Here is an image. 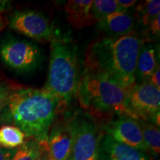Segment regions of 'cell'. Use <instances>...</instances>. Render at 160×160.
Wrapping results in <instances>:
<instances>
[{"label": "cell", "instance_id": "obj_1", "mask_svg": "<svg viewBox=\"0 0 160 160\" xmlns=\"http://www.w3.org/2000/svg\"><path fill=\"white\" fill-rule=\"evenodd\" d=\"M145 42V38L135 31L118 37H98L86 51L84 69L105 76L130 88L136 83L137 58Z\"/></svg>", "mask_w": 160, "mask_h": 160}, {"label": "cell", "instance_id": "obj_2", "mask_svg": "<svg viewBox=\"0 0 160 160\" xmlns=\"http://www.w3.org/2000/svg\"><path fill=\"white\" fill-rule=\"evenodd\" d=\"M63 109L44 88L13 89L0 111V122L18 128L27 139L48 141L51 126Z\"/></svg>", "mask_w": 160, "mask_h": 160}, {"label": "cell", "instance_id": "obj_3", "mask_svg": "<svg viewBox=\"0 0 160 160\" xmlns=\"http://www.w3.org/2000/svg\"><path fill=\"white\" fill-rule=\"evenodd\" d=\"M130 88L105 76L84 69L76 97L90 115L102 119L114 115L128 117L125 102Z\"/></svg>", "mask_w": 160, "mask_h": 160}, {"label": "cell", "instance_id": "obj_4", "mask_svg": "<svg viewBox=\"0 0 160 160\" xmlns=\"http://www.w3.org/2000/svg\"><path fill=\"white\" fill-rule=\"evenodd\" d=\"M81 75L77 45L71 39L54 38L51 42L48 73L44 88L66 108L76 97Z\"/></svg>", "mask_w": 160, "mask_h": 160}, {"label": "cell", "instance_id": "obj_5", "mask_svg": "<svg viewBox=\"0 0 160 160\" xmlns=\"http://www.w3.org/2000/svg\"><path fill=\"white\" fill-rule=\"evenodd\" d=\"M125 107L128 117L152 122L151 123L159 127L160 88L148 80L136 82L129 89Z\"/></svg>", "mask_w": 160, "mask_h": 160}, {"label": "cell", "instance_id": "obj_6", "mask_svg": "<svg viewBox=\"0 0 160 160\" xmlns=\"http://www.w3.org/2000/svg\"><path fill=\"white\" fill-rule=\"evenodd\" d=\"M72 134V148L68 160H97L99 135L88 115L78 113L68 121Z\"/></svg>", "mask_w": 160, "mask_h": 160}, {"label": "cell", "instance_id": "obj_7", "mask_svg": "<svg viewBox=\"0 0 160 160\" xmlns=\"http://www.w3.org/2000/svg\"><path fill=\"white\" fill-rule=\"evenodd\" d=\"M0 58L13 71L27 73L35 70L41 62V50L35 43L17 38H7L0 45Z\"/></svg>", "mask_w": 160, "mask_h": 160}, {"label": "cell", "instance_id": "obj_8", "mask_svg": "<svg viewBox=\"0 0 160 160\" xmlns=\"http://www.w3.org/2000/svg\"><path fill=\"white\" fill-rule=\"evenodd\" d=\"M9 26L20 34L39 42H51L57 37L48 19L31 10L14 12L10 18Z\"/></svg>", "mask_w": 160, "mask_h": 160}, {"label": "cell", "instance_id": "obj_9", "mask_svg": "<svg viewBox=\"0 0 160 160\" xmlns=\"http://www.w3.org/2000/svg\"><path fill=\"white\" fill-rule=\"evenodd\" d=\"M102 128L105 134L116 141L145 153L148 151L139 120L128 116H121L116 119L109 120L104 124Z\"/></svg>", "mask_w": 160, "mask_h": 160}, {"label": "cell", "instance_id": "obj_10", "mask_svg": "<svg viewBox=\"0 0 160 160\" xmlns=\"http://www.w3.org/2000/svg\"><path fill=\"white\" fill-rule=\"evenodd\" d=\"M97 160H150L145 152L116 141L108 134L99 137Z\"/></svg>", "mask_w": 160, "mask_h": 160}, {"label": "cell", "instance_id": "obj_11", "mask_svg": "<svg viewBox=\"0 0 160 160\" xmlns=\"http://www.w3.org/2000/svg\"><path fill=\"white\" fill-rule=\"evenodd\" d=\"M72 148V134L68 122L54 125L48 137V149L52 160H68Z\"/></svg>", "mask_w": 160, "mask_h": 160}, {"label": "cell", "instance_id": "obj_12", "mask_svg": "<svg viewBox=\"0 0 160 160\" xmlns=\"http://www.w3.org/2000/svg\"><path fill=\"white\" fill-rule=\"evenodd\" d=\"M93 0H70L65 5L68 22L75 30L82 29L97 24L93 16Z\"/></svg>", "mask_w": 160, "mask_h": 160}, {"label": "cell", "instance_id": "obj_13", "mask_svg": "<svg viewBox=\"0 0 160 160\" xmlns=\"http://www.w3.org/2000/svg\"><path fill=\"white\" fill-rule=\"evenodd\" d=\"M137 20L131 11H117L111 13L98 22L101 30L109 33L110 37H118L133 31Z\"/></svg>", "mask_w": 160, "mask_h": 160}, {"label": "cell", "instance_id": "obj_14", "mask_svg": "<svg viewBox=\"0 0 160 160\" xmlns=\"http://www.w3.org/2000/svg\"><path fill=\"white\" fill-rule=\"evenodd\" d=\"M159 66V51L157 48L151 43H144L137 58L136 82L148 79Z\"/></svg>", "mask_w": 160, "mask_h": 160}, {"label": "cell", "instance_id": "obj_15", "mask_svg": "<svg viewBox=\"0 0 160 160\" xmlns=\"http://www.w3.org/2000/svg\"><path fill=\"white\" fill-rule=\"evenodd\" d=\"M48 148V141L28 139L16 148L11 160H37Z\"/></svg>", "mask_w": 160, "mask_h": 160}, {"label": "cell", "instance_id": "obj_16", "mask_svg": "<svg viewBox=\"0 0 160 160\" xmlns=\"http://www.w3.org/2000/svg\"><path fill=\"white\" fill-rule=\"evenodd\" d=\"M136 20L144 28L148 26L152 20L155 19L160 13L159 0H146L136 5Z\"/></svg>", "mask_w": 160, "mask_h": 160}, {"label": "cell", "instance_id": "obj_17", "mask_svg": "<svg viewBox=\"0 0 160 160\" xmlns=\"http://www.w3.org/2000/svg\"><path fill=\"white\" fill-rule=\"evenodd\" d=\"M141 125L142 133L148 151L157 157L160 153V131L159 127L149 122L139 120Z\"/></svg>", "mask_w": 160, "mask_h": 160}, {"label": "cell", "instance_id": "obj_18", "mask_svg": "<svg viewBox=\"0 0 160 160\" xmlns=\"http://www.w3.org/2000/svg\"><path fill=\"white\" fill-rule=\"evenodd\" d=\"M25 135L21 130L13 125H4L0 128V147L15 149L25 142Z\"/></svg>", "mask_w": 160, "mask_h": 160}, {"label": "cell", "instance_id": "obj_19", "mask_svg": "<svg viewBox=\"0 0 160 160\" xmlns=\"http://www.w3.org/2000/svg\"><path fill=\"white\" fill-rule=\"evenodd\" d=\"M92 11L98 23L107 16L120 11V10L117 0H94Z\"/></svg>", "mask_w": 160, "mask_h": 160}, {"label": "cell", "instance_id": "obj_20", "mask_svg": "<svg viewBox=\"0 0 160 160\" xmlns=\"http://www.w3.org/2000/svg\"><path fill=\"white\" fill-rule=\"evenodd\" d=\"M160 16H157L154 19L152 20L151 23L145 29V34L147 39L150 38H159L160 33Z\"/></svg>", "mask_w": 160, "mask_h": 160}, {"label": "cell", "instance_id": "obj_21", "mask_svg": "<svg viewBox=\"0 0 160 160\" xmlns=\"http://www.w3.org/2000/svg\"><path fill=\"white\" fill-rule=\"evenodd\" d=\"M13 88L8 85H5L0 90V111L3 109L8 101L10 95Z\"/></svg>", "mask_w": 160, "mask_h": 160}, {"label": "cell", "instance_id": "obj_22", "mask_svg": "<svg viewBox=\"0 0 160 160\" xmlns=\"http://www.w3.org/2000/svg\"><path fill=\"white\" fill-rule=\"evenodd\" d=\"M120 11H131L138 2L135 0H117Z\"/></svg>", "mask_w": 160, "mask_h": 160}, {"label": "cell", "instance_id": "obj_23", "mask_svg": "<svg viewBox=\"0 0 160 160\" xmlns=\"http://www.w3.org/2000/svg\"><path fill=\"white\" fill-rule=\"evenodd\" d=\"M15 151L16 148L7 149L0 147V160H11Z\"/></svg>", "mask_w": 160, "mask_h": 160}, {"label": "cell", "instance_id": "obj_24", "mask_svg": "<svg viewBox=\"0 0 160 160\" xmlns=\"http://www.w3.org/2000/svg\"><path fill=\"white\" fill-rule=\"evenodd\" d=\"M160 74V69H159V66L157 67V68L155 70V71L152 73V75L148 79V81L151 82V84H153V85L157 87L158 88H160V81H159V75Z\"/></svg>", "mask_w": 160, "mask_h": 160}, {"label": "cell", "instance_id": "obj_25", "mask_svg": "<svg viewBox=\"0 0 160 160\" xmlns=\"http://www.w3.org/2000/svg\"><path fill=\"white\" fill-rule=\"evenodd\" d=\"M37 160H52L51 157H50L49 153H48V149H46L45 151L43 152L42 154L40 156L39 159Z\"/></svg>", "mask_w": 160, "mask_h": 160}, {"label": "cell", "instance_id": "obj_26", "mask_svg": "<svg viewBox=\"0 0 160 160\" xmlns=\"http://www.w3.org/2000/svg\"><path fill=\"white\" fill-rule=\"evenodd\" d=\"M5 9L3 8H0V32H1L2 30L4 29V28H5V19H4V18L2 17V12Z\"/></svg>", "mask_w": 160, "mask_h": 160}, {"label": "cell", "instance_id": "obj_27", "mask_svg": "<svg viewBox=\"0 0 160 160\" xmlns=\"http://www.w3.org/2000/svg\"><path fill=\"white\" fill-rule=\"evenodd\" d=\"M8 5L7 1H0V8L5 9L6 5Z\"/></svg>", "mask_w": 160, "mask_h": 160}, {"label": "cell", "instance_id": "obj_28", "mask_svg": "<svg viewBox=\"0 0 160 160\" xmlns=\"http://www.w3.org/2000/svg\"><path fill=\"white\" fill-rule=\"evenodd\" d=\"M4 86H5V85H3V84L0 83V90H1L2 88L4 87Z\"/></svg>", "mask_w": 160, "mask_h": 160}]
</instances>
